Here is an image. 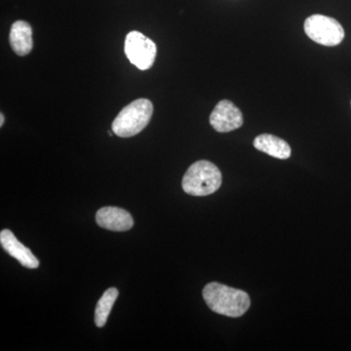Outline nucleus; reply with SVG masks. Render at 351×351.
I'll return each mask as SVG.
<instances>
[{
    "instance_id": "obj_1",
    "label": "nucleus",
    "mask_w": 351,
    "mask_h": 351,
    "mask_svg": "<svg viewBox=\"0 0 351 351\" xmlns=\"http://www.w3.org/2000/svg\"><path fill=\"white\" fill-rule=\"evenodd\" d=\"M202 295L212 311L228 317H240L251 304L250 297L244 291L217 282L207 284Z\"/></svg>"
},
{
    "instance_id": "obj_2",
    "label": "nucleus",
    "mask_w": 351,
    "mask_h": 351,
    "mask_svg": "<svg viewBox=\"0 0 351 351\" xmlns=\"http://www.w3.org/2000/svg\"><path fill=\"white\" fill-rule=\"evenodd\" d=\"M223 177L215 164L207 160L196 161L189 166L182 178L184 193L193 196H207L216 193L221 186Z\"/></svg>"
},
{
    "instance_id": "obj_3",
    "label": "nucleus",
    "mask_w": 351,
    "mask_h": 351,
    "mask_svg": "<svg viewBox=\"0 0 351 351\" xmlns=\"http://www.w3.org/2000/svg\"><path fill=\"white\" fill-rule=\"evenodd\" d=\"M154 105L147 99H138L122 108L112 122L113 134L120 138H130L138 135L149 125Z\"/></svg>"
},
{
    "instance_id": "obj_4",
    "label": "nucleus",
    "mask_w": 351,
    "mask_h": 351,
    "mask_svg": "<svg viewBox=\"0 0 351 351\" xmlns=\"http://www.w3.org/2000/svg\"><path fill=\"white\" fill-rule=\"evenodd\" d=\"M304 29L311 40L328 47L339 45L345 38V29L338 21L319 14L307 18Z\"/></svg>"
},
{
    "instance_id": "obj_5",
    "label": "nucleus",
    "mask_w": 351,
    "mask_h": 351,
    "mask_svg": "<svg viewBox=\"0 0 351 351\" xmlns=\"http://www.w3.org/2000/svg\"><path fill=\"white\" fill-rule=\"evenodd\" d=\"M124 51L129 61L141 71L151 69L156 61V43L140 32L134 31L127 34Z\"/></svg>"
},
{
    "instance_id": "obj_6",
    "label": "nucleus",
    "mask_w": 351,
    "mask_h": 351,
    "mask_svg": "<svg viewBox=\"0 0 351 351\" xmlns=\"http://www.w3.org/2000/svg\"><path fill=\"white\" fill-rule=\"evenodd\" d=\"M210 124L219 133H228L243 125V114L232 101H219L210 114Z\"/></svg>"
},
{
    "instance_id": "obj_7",
    "label": "nucleus",
    "mask_w": 351,
    "mask_h": 351,
    "mask_svg": "<svg viewBox=\"0 0 351 351\" xmlns=\"http://www.w3.org/2000/svg\"><path fill=\"white\" fill-rule=\"evenodd\" d=\"M98 226L112 232H127L134 226V219L126 210L117 207H103L97 212Z\"/></svg>"
},
{
    "instance_id": "obj_8",
    "label": "nucleus",
    "mask_w": 351,
    "mask_h": 351,
    "mask_svg": "<svg viewBox=\"0 0 351 351\" xmlns=\"http://www.w3.org/2000/svg\"><path fill=\"white\" fill-rule=\"evenodd\" d=\"M0 243L4 249L14 258L18 261L23 267L27 269H38L39 262L36 256L32 254L27 247L21 243L19 240L16 239L13 232L9 230H3L0 232Z\"/></svg>"
},
{
    "instance_id": "obj_9",
    "label": "nucleus",
    "mask_w": 351,
    "mask_h": 351,
    "mask_svg": "<svg viewBox=\"0 0 351 351\" xmlns=\"http://www.w3.org/2000/svg\"><path fill=\"white\" fill-rule=\"evenodd\" d=\"M9 43L18 56L24 57L29 54L34 47L31 25L25 21H16L11 27Z\"/></svg>"
},
{
    "instance_id": "obj_10",
    "label": "nucleus",
    "mask_w": 351,
    "mask_h": 351,
    "mask_svg": "<svg viewBox=\"0 0 351 351\" xmlns=\"http://www.w3.org/2000/svg\"><path fill=\"white\" fill-rule=\"evenodd\" d=\"M254 147L258 151L265 152L274 158L282 159V160L290 158L291 154H292V149L286 141L276 137V136L270 135V134L258 135L254 140Z\"/></svg>"
},
{
    "instance_id": "obj_11",
    "label": "nucleus",
    "mask_w": 351,
    "mask_h": 351,
    "mask_svg": "<svg viewBox=\"0 0 351 351\" xmlns=\"http://www.w3.org/2000/svg\"><path fill=\"white\" fill-rule=\"evenodd\" d=\"M119 294L117 288H110L101 295L95 311V323L97 327L101 328L107 324L108 316Z\"/></svg>"
},
{
    "instance_id": "obj_12",
    "label": "nucleus",
    "mask_w": 351,
    "mask_h": 351,
    "mask_svg": "<svg viewBox=\"0 0 351 351\" xmlns=\"http://www.w3.org/2000/svg\"><path fill=\"white\" fill-rule=\"evenodd\" d=\"M4 121H5V117H4L3 113H0V127L3 126Z\"/></svg>"
}]
</instances>
